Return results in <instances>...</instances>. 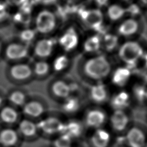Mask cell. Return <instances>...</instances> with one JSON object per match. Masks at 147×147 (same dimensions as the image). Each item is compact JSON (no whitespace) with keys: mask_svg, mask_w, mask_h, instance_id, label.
<instances>
[{"mask_svg":"<svg viewBox=\"0 0 147 147\" xmlns=\"http://www.w3.org/2000/svg\"><path fill=\"white\" fill-rule=\"evenodd\" d=\"M22 107L24 114L32 117H38L44 111L42 104L39 101L35 100L26 102Z\"/></svg>","mask_w":147,"mask_h":147,"instance_id":"20","label":"cell"},{"mask_svg":"<svg viewBox=\"0 0 147 147\" xmlns=\"http://www.w3.org/2000/svg\"><path fill=\"white\" fill-rule=\"evenodd\" d=\"M128 147H145L146 144V134L141 125L136 124L129 128L123 138Z\"/></svg>","mask_w":147,"mask_h":147,"instance_id":"11","label":"cell"},{"mask_svg":"<svg viewBox=\"0 0 147 147\" xmlns=\"http://www.w3.org/2000/svg\"><path fill=\"white\" fill-rule=\"evenodd\" d=\"M8 100L11 104L16 106H23L27 102L26 95L21 90H14L9 93Z\"/></svg>","mask_w":147,"mask_h":147,"instance_id":"27","label":"cell"},{"mask_svg":"<svg viewBox=\"0 0 147 147\" xmlns=\"http://www.w3.org/2000/svg\"><path fill=\"white\" fill-rule=\"evenodd\" d=\"M82 0H61V3H63L65 5L73 7H78L80 6V2H81Z\"/></svg>","mask_w":147,"mask_h":147,"instance_id":"39","label":"cell"},{"mask_svg":"<svg viewBox=\"0 0 147 147\" xmlns=\"http://www.w3.org/2000/svg\"><path fill=\"white\" fill-rule=\"evenodd\" d=\"M31 65L34 79L43 80L52 75L49 60H33Z\"/></svg>","mask_w":147,"mask_h":147,"instance_id":"14","label":"cell"},{"mask_svg":"<svg viewBox=\"0 0 147 147\" xmlns=\"http://www.w3.org/2000/svg\"><path fill=\"white\" fill-rule=\"evenodd\" d=\"M3 97L0 94V107L1 106L2 103H3Z\"/></svg>","mask_w":147,"mask_h":147,"instance_id":"42","label":"cell"},{"mask_svg":"<svg viewBox=\"0 0 147 147\" xmlns=\"http://www.w3.org/2000/svg\"><path fill=\"white\" fill-rule=\"evenodd\" d=\"M58 50L69 55L76 50L80 42V36L76 25L69 21H65L55 36Z\"/></svg>","mask_w":147,"mask_h":147,"instance_id":"3","label":"cell"},{"mask_svg":"<svg viewBox=\"0 0 147 147\" xmlns=\"http://www.w3.org/2000/svg\"><path fill=\"white\" fill-rule=\"evenodd\" d=\"M137 22L133 19H129L124 21L119 27L118 32L124 36H129L134 34L138 30Z\"/></svg>","mask_w":147,"mask_h":147,"instance_id":"24","label":"cell"},{"mask_svg":"<svg viewBox=\"0 0 147 147\" xmlns=\"http://www.w3.org/2000/svg\"><path fill=\"white\" fill-rule=\"evenodd\" d=\"M49 61L52 75L55 76H64L72 68V55L58 51Z\"/></svg>","mask_w":147,"mask_h":147,"instance_id":"9","label":"cell"},{"mask_svg":"<svg viewBox=\"0 0 147 147\" xmlns=\"http://www.w3.org/2000/svg\"><path fill=\"white\" fill-rule=\"evenodd\" d=\"M89 94L91 100L98 104H102L108 99L107 90L102 84L99 83L91 87Z\"/></svg>","mask_w":147,"mask_h":147,"instance_id":"19","label":"cell"},{"mask_svg":"<svg viewBox=\"0 0 147 147\" xmlns=\"http://www.w3.org/2000/svg\"><path fill=\"white\" fill-rule=\"evenodd\" d=\"M100 37L97 35L87 38L83 42V49L86 53H91L98 51L100 46Z\"/></svg>","mask_w":147,"mask_h":147,"instance_id":"30","label":"cell"},{"mask_svg":"<svg viewBox=\"0 0 147 147\" xmlns=\"http://www.w3.org/2000/svg\"><path fill=\"white\" fill-rule=\"evenodd\" d=\"M12 9L3 1L0 0V26L11 22Z\"/></svg>","mask_w":147,"mask_h":147,"instance_id":"31","label":"cell"},{"mask_svg":"<svg viewBox=\"0 0 147 147\" xmlns=\"http://www.w3.org/2000/svg\"><path fill=\"white\" fill-rule=\"evenodd\" d=\"M145 64H146V66L147 67V54H146V55L145 56Z\"/></svg>","mask_w":147,"mask_h":147,"instance_id":"43","label":"cell"},{"mask_svg":"<svg viewBox=\"0 0 147 147\" xmlns=\"http://www.w3.org/2000/svg\"><path fill=\"white\" fill-rule=\"evenodd\" d=\"M144 4H147V0H140Z\"/></svg>","mask_w":147,"mask_h":147,"instance_id":"44","label":"cell"},{"mask_svg":"<svg viewBox=\"0 0 147 147\" xmlns=\"http://www.w3.org/2000/svg\"><path fill=\"white\" fill-rule=\"evenodd\" d=\"M49 88L54 96L63 100L72 95L69 80L64 76H55Z\"/></svg>","mask_w":147,"mask_h":147,"instance_id":"12","label":"cell"},{"mask_svg":"<svg viewBox=\"0 0 147 147\" xmlns=\"http://www.w3.org/2000/svg\"><path fill=\"white\" fill-rule=\"evenodd\" d=\"M125 11H127L128 13H129L131 16H136L140 13V9L137 5L132 4L130 5L127 8L126 10H125Z\"/></svg>","mask_w":147,"mask_h":147,"instance_id":"38","label":"cell"},{"mask_svg":"<svg viewBox=\"0 0 147 147\" xmlns=\"http://www.w3.org/2000/svg\"><path fill=\"white\" fill-rule=\"evenodd\" d=\"M36 7L31 2L21 7L12 9L11 22L17 28L32 26Z\"/></svg>","mask_w":147,"mask_h":147,"instance_id":"8","label":"cell"},{"mask_svg":"<svg viewBox=\"0 0 147 147\" xmlns=\"http://www.w3.org/2000/svg\"><path fill=\"white\" fill-rule=\"evenodd\" d=\"M107 120V115L104 110L94 108L89 110L85 115L86 125L91 128H101Z\"/></svg>","mask_w":147,"mask_h":147,"instance_id":"15","label":"cell"},{"mask_svg":"<svg viewBox=\"0 0 147 147\" xmlns=\"http://www.w3.org/2000/svg\"><path fill=\"white\" fill-rule=\"evenodd\" d=\"M18 113L11 107H4L0 112V118L1 120L7 123L12 124L16 122L18 119Z\"/></svg>","mask_w":147,"mask_h":147,"instance_id":"28","label":"cell"},{"mask_svg":"<svg viewBox=\"0 0 147 147\" xmlns=\"http://www.w3.org/2000/svg\"><path fill=\"white\" fill-rule=\"evenodd\" d=\"M18 129L23 136L30 137L35 135L38 127L33 122L28 119H24L20 123Z\"/></svg>","mask_w":147,"mask_h":147,"instance_id":"25","label":"cell"},{"mask_svg":"<svg viewBox=\"0 0 147 147\" xmlns=\"http://www.w3.org/2000/svg\"><path fill=\"white\" fill-rule=\"evenodd\" d=\"M58 51L55 36H38L30 46V59L49 60Z\"/></svg>","mask_w":147,"mask_h":147,"instance_id":"6","label":"cell"},{"mask_svg":"<svg viewBox=\"0 0 147 147\" xmlns=\"http://www.w3.org/2000/svg\"><path fill=\"white\" fill-rule=\"evenodd\" d=\"M110 71V63L103 56L80 59L77 64L78 73L82 79L100 80L106 77Z\"/></svg>","mask_w":147,"mask_h":147,"instance_id":"2","label":"cell"},{"mask_svg":"<svg viewBox=\"0 0 147 147\" xmlns=\"http://www.w3.org/2000/svg\"><path fill=\"white\" fill-rule=\"evenodd\" d=\"M30 59V47L16 38L4 42L2 60L7 64L28 61Z\"/></svg>","mask_w":147,"mask_h":147,"instance_id":"4","label":"cell"},{"mask_svg":"<svg viewBox=\"0 0 147 147\" xmlns=\"http://www.w3.org/2000/svg\"><path fill=\"white\" fill-rule=\"evenodd\" d=\"M95 1L98 6L102 7L106 5L108 3L109 0H95Z\"/></svg>","mask_w":147,"mask_h":147,"instance_id":"40","label":"cell"},{"mask_svg":"<svg viewBox=\"0 0 147 147\" xmlns=\"http://www.w3.org/2000/svg\"><path fill=\"white\" fill-rule=\"evenodd\" d=\"M91 147H110L111 136L110 133L103 128L95 129L89 138Z\"/></svg>","mask_w":147,"mask_h":147,"instance_id":"16","label":"cell"},{"mask_svg":"<svg viewBox=\"0 0 147 147\" xmlns=\"http://www.w3.org/2000/svg\"><path fill=\"white\" fill-rule=\"evenodd\" d=\"M80 106V102L79 98L74 95H71L64 99L62 105L63 109L69 113L76 112L79 110Z\"/></svg>","mask_w":147,"mask_h":147,"instance_id":"29","label":"cell"},{"mask_svg":"<svg viewBox=\"0 0 147 147\" xmlns=\"http://www.w3.org/2000/svg\"><path fill=\"white\" fill-rule=\"evenodd\" d=\"M118 37L113 34H106L104 37V44L107 51H111L117 46Z\"/></svg>","mask_w":147,"mask_h":147,"instance_id":"34","label":"cell"},{"mask_svg":"<svg viewBox=\"0 0 147 147\" xmlns=\"http://www.w3.org/2000/svg\"><path fill=\"white\" fill-rule=\"evenodd\" d=\"M125 10L121 6L117 5L110 6L107 10L109 17L112 21H116L121 18L125 13Z\"/></svg>","mask_w":147,"mask_h":147,"instance_id":"32","label":"cell"},{"mask_svg":"<svg viewBox=\"0 0 147 147\" xmlns=\"http://www.w3.org/2000/svg\"><path fill=\"white\" fill-rule=\"evenodd\" d=\"M18 141V134L12 129H5L0 132V144L5 147H11Z\"/></svg>","mask_w":147,"mask_h":147,"instance_id":"21","label":"cell"},{"mask_svg":"<svg viewBox=\"0 0 147 147\" xmlns=\"http://www.w3.org/2000/svg\"><path fill=\"white\" fill-rule=\"evenodd\" d=\"M30 2L36 7H56L61 0H30Z\"/></svg>","mask_w":147,"mask_h":147,"instance_id":"33","label":"cell"},{"mask_svg":"<svg viewBox=\"0 0 147 147\" xmlns=\"http://www.w3.org/2000/svg\"><path fill=\"white\" fill-rule=\"evenodd\" d=\"M38 37L32 26L17 28L14 38L22 43L30 47Z\"/></svg>","mask_w":147,"mask_h":147,"instance_id":"17","label":"cell"},{"mask_svg":"<svg viewBox=\"0 0 147 147\" xmlns=\"http://www.w3.org/2000/svg\"><path fill=\"white\" fill-rule=\"evenodd\" d=\"M64 22L56 7H37L32 26L38 36H55Z\"/></svg>","mask_w":147,"mask_h":147,"instance_id":"1","label":"cell"},{"mask_svg":"<svg viewBox=\"0 0 147 147\" xmlns=\"http://www.w3.org/2000/svg\"><path fill=\"white\" fill-rule=\"evenodd\" d=\"M6 79L15 84H25L34 79L29 60L7 64L5 68Z\"/></svg>","mask_w":147,"mask_h":147,"instance_id":"5","label":"cell"},{"mask_svg":"<svg viewBox=\"0 0 147 147\" xmlns=\"http://www.w3.org/2000/svg\"><path fill=\"white\" fill-rule=\"evenodd\" d=\"M142 53L141 47L134 41H129L123 44L119 51V57L130 67L135 65Z\"/></svg>","mask_w":147,"mask_h":147,"instance_id":"10","label":"cell"},{"mask_svg":"<svg viewBox=\"0 0 147 147\" xmlns=\"http://www.w3.org/2000/svg\"><path fill=\"white\" fill-rule=\"evenodd\" d=\"M112 129L118 133L125 131L130 122V118L126 112L123 110H114L110 118Z\"/></svg>","mask_w":147,"mask_h":147,"instance_id":"13","label":"cell"},{"mask_svg":"<svg viewBox=\"0 0 147 147\" xmlns=\"http://www.w3.org/2000/svg\"><path fill=\"white\" fill-rule=\"evenodd\" d=\"M11 9L21 7L30 2V0H2Z\"/></svg>","mask_w":147,"mask_h":147,"instance_id":"37","label":"cell"},{"mask_svg":"<svg viewBox=\"0 0 147 147\" xmlns=\"http://www.w3.org/2000/svg\"><path fill=\"white\" fill-rule=\"evenodd\" d=\"M130 72L127 68H119L114 73L112 81L118 86H123L127 82Z\"/></svg>","mask_w":147,"mask_h":147,"instance_id":"26","label":"cell"},{"mask_svg":"<svg viewBox=\"0 0 147 147\" xmlns=\"http://www.w3.org/2000/svg\"><path fill=\"white\" fill-rule=\"evenodd\" d=\"M64 124L55 118H48L41 121L37 125L42 131L49 134L62 132Z\"/></svg>","mask_w":147,"mask_h":147,"instance_id":"18","label":"cell"},{"mask_svg":"<svg viewBox=\"0 0 147 147\" xmlns=\"http://www.w3.org/2000/svg\"><path fill=\"white\" fill-rule=\"evenodd\" d=\"M3 45H4V42L2 40V39L0 37V60H2V54Z\"/></svg>","mask_w":147,"mask_h":147,"instance_id":"41","label":"cell"},{"mask_svg":"<svg viewBox=\"0 0 147 147\" xmlns=\"http://www.w3.org/2000/svg\"><path fill=\"white\" fill-rule=\"evenodd\" d=\"M146 98H147V92H146Z\"/></svg>","mask_w":147,"mask_h":147,"instance_id":"45","label":"cell"},{"mask_svg":"<svg viewBox=\"0 0 147 147\" xmlns=\"http://www.w3.org/2000/svg\"><path fill=\"white\" fill-rule=\"evenodd\" d=\"M83 131V127L80 123L72 121L67 124H64L63 134L68 136L71 139L79 137Z\"/></svg>","mask_w":147,"mask_h":147,"instance_id":"22","label":"cell"},{"mask_svg":"<svg viewBox=\"0 0 147 147\" xmlns=\"http://www.w3.org/2000/svg\"><path fill=\"white\" fill-rule=\"evenodd\" d=\"M110 104L114 110H124L129 105V96L127 92L122 91L112 98Z\"/></svg>","mask_w":147,"mask_h":147,"instance_id":"23","label":"cell"},{"mask_svg":"<svg viewBox=\"0 0 147 147\" xmlns=\"http://www.w3.org/2000/svg\"><path fill=\"white\" fill-rule=\"evenodd\" d=\"M75 14L87 27L100 32L103 26V14L98 9H86L80 6L78 7Z\"/></svg>","mask_w":147,"mask_h":147,"instance_id":"7","label":"cell"},{"mask_svg":"<svg viewBox=\"0 0 147 147\" xmlns=\"http://www.w3.org/2000/svg\"><path fill=\"white\" fill-rule=\"evenodd\" d=\"M55 147H72V139L62 134L54 141Z\"/></svg>","mask_w":147,"mask_h":147,"instance_id":"35","label":"cell"},{"mask_svg":"<svg viewBox=\"0 0 147 147\" xmlns=\"http://www.w3.org/2000/svg\"><path fill=\"white\" fill-rule=\"evenodd\" d=\"M134 94L137 99V100L140 102H142L144 100L145 98H146V92L145 91V89L144 87H143L141 86H136L134 87Z\"/></svg>","mask_w":147,"mask_h":147,"instance_id":"36","label":"cell"}]
</instances>
